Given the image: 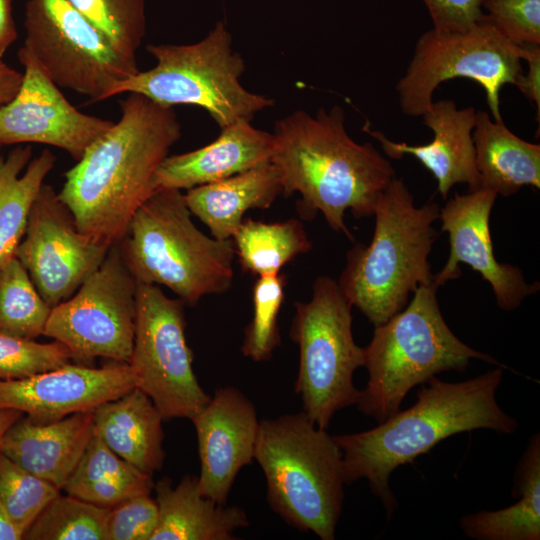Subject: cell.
<instances>
[{
	"label": "cell",
	"mask_w": 540,
	"mask_h": 540,
	"mask_svg": "<svg viewBox=\"0 0 540 540\" xmlns=\"http://www.w3.org/2000/svg\"><path fill=\"white\" fill-rule=\"evenodd\" d=\"M15 251L52 308L72 296L105 259L108 247L82 233L58 193L43 184Z\"/></svg>",
	"instance_id": "cell-14"
},
{
	"label": "cell",
	"mask_w": 540,
	"mask_h": 540,
	"mask_svg": "<svg viewBox=\"0 0 540 540\" xmlns=\"http://www.w3.org/2000/svg\"><path fill=\"white\" fill-rule=\"evenodd\" d=\"M22 532L12 521L0 496V540H21Z\"/></svg>",
	"instance_id": "cell-42"
},
{
	"label": "cell",
	"mask_w": 540,
	"mask_h": 540,
	"mask_svg": "<svg viewBox=\"0 0 540 540\" xmlns=\"http://www.w3.org/2000/svg\"><path fill=\"white\" fill-rule=\"evenodd\" d=\"M434 281L419 286L411 301L375 326L365 349L368 381L360 390L358 409L381 423L400 410L410 390L444 371L464 372L471 359L500 364L462 342L441 313Z\"/></svg>",
	"instance_id": "cell-7"
},
{
	"label": "cell",
	"mask_w": 540,
	"mask_h": 540,
	"mask_svg": "<svg viewBox=\"0 0 540 540\" xmlns=\"http://www.w3.org/2000/svg\"><path fill=\"white\" fill-rule=\"evenodd\" d=\"M92 413L94 432L118 456L152 476L162 468L164 418L142 390L135 387Z\"/></svg>",
	"instance_id": "cell-24"
},
{
	"label": "cell",
	"mask_w": 540,
	"mask_h": 540,
	"mask_svg": "<svg viewBox=\"0 0 540 540\" xmlns=\"http://www.w3.org/2000/svg\"><path fill=\"white\" fill-rule=\"evenodd\" d=\"M156 65L118 82L110 97L141 94L165 106L188 104L208 112L219 128L254 116L274 105V99L245 89L240 78L246 66L233 49L223 22L192 44H149Z\"/></svg>",
	"instance_id": "cell-8"
},
{
	"label": "cell",
	"mask_w": 540,
	"mask_h": 540,
	"mask_svg": "<svg viewBox=\"0 0 540 540\" xmlns=\"http://www.w3.org/2000/svg\"><path fill=\"white\" fill-rule=\"evenodd\" d=\"M200 459V493L225 504L239 471L254 459L260 421L253 403L232 386L217 389L191 419Z\"/></svg>",
	"instance_id": "cell-18"
},
{
	"label": "cell",
	"mask_w": 540,
	"mask_h": 540,
	"mask_svg": "<svg viewBox=\"0 0 540 540\" xmlns=\"http://www.w3.org/2000/svg\"><path fill=\"white\" fill-rule=\"evenodd\" d=\"M290 338L299 347L295 393L303 412L327 429L334 414L358 401L354 372L364 366L365 349L352 332V305L337 281L316 278L309 301H297Z\"/></svg>",
	"instance_id": "cell-9"
},
{
	"label": "cell",
	"mask_w": 540,
	"mask_h": 540,
	"mask_svg": "<svg viewBox=\"0 0 540 540\" xmlns=\"http://www.w3.org/2000/svg\"><path fill=\"white\" fill-rule=\"evenodd\" d=\"M154 488L149 475L111 450L94 432L62 490L100 507L114 505Z\"/></svg>",
	"instance_id": "cell-28"
},
{
	"label": "cell",
	"mask_w": 540,
	"mask_h": 540,
	"mask_svg": "<svg viewBox=\"0 0 540 540\" xmlns=\"http://www.w3.org/2000/svg\"><path fill=\"white\" fill-rule=\"evenodd\" d=\"M23 73L12 68L0 58V108L6 105L18 92Z\"/></svg>",
	"instance_id": "cell-40"
},
{
	"label": "cell",
	"mask_w": 540,
	"mask_h": 540,
	"mask_svg": "<svg viewBox=\"0 0 540 540\" xmlns=\"http://www.w3.org/2000/svg\"><path fill=\"white\" fill-rule=\"evenodd\" d=\"M481 187L509 197L525 186L540 188V145L510 131L484 110L476 111L472 132Z\"/></svg>",
	"instance_id": "cell-25"
},
{
	"label": "cell",
	"mask_w": 540,
	"mask_h": 540,
	"mask_svg": "<svg viewBox=\"0 0 540 540\" xmlns=\"http://www.w3.org/2000/svg\"><path fill=\"white\" fill-rule=\"evenodd\" d=\"M93 434L92 411L74 413L48 423L21 416L2 436L0 452L62 490Z\"/></svg>",
	"instance_id": "cell-21"
},
{
	"label": "cell",
	"mask_w": 540,
	"mask_h": 540,
	"mask_svg": "<svg viewBox=\"0 0 540 540\" xmlns=\"http://www.w3.org/2000/svg\"><path fill=\"white\" fill-rule=\"evenodd\" d=\"M486 19L517 46L540 45V0H483Z\"/></svg>",
	"instance_id": "cell-36"
},
{
	"label": "cell",
	"mask_w": 540,
	"mask_h": 540,
	"mask_svg": "<svg viewBox=\"0 0 540 540\" xmlns=\"http://www.w3.org/2000/svg\"><path fill=\"white\" fill-rule=\"evenodd\" d=\"M157 521L158 507L150 493L133 496L109 508L106 540H151Z\"/></svg>",
	"instance_id": "cell-37"
},
{
	"label": "cell",
	"mask_w": 540,
	"mask_h": 540,
	"mask_svg": "<svg viewBox=\"0 0 540 540\" xmlns=\"http://www.w3.org/2000/svg\"><path fill=\"white\" fill-rule=\"evenodd\" d=\"M433 28L444 31H464L484 17L483 0H422Z\"/></svg>",
	"instance_id": "cell-38"
},
{
	"label": "cell",
	"mask_w": 540,
	"mask_h": 540,
	"mask_svg": "<svg viewBox=\"0 0 540 540\" xmlns=\"http://www.w3.org/2000/svg\"><path fill=\"white\" fill-rule=\"evenodd\" d=\"M18 59L23 79L13 99L0 108V145L40 143L79 160L114 122L74 107L25 46L18 51Z\"/></svg>",
	"instance_id": "cell-15"
},
{
	"label": "cell",
	"mask_w": 540,
	"mask_h": 540,
	"mask_svg": "<svg viewBox=\"0 0 540 540\" xmlns=\"http://www.w3.org/2000/svg\"><path fill=\"white\" fill-rule=\"evenodd\" d=\"M284 274L258 276L252 290L253 316L244 331L241 351L256 362L269 360L280 345L278 317L285 297Z\"/></svg>",
	"instance_id": "cell-33"
},
{
	"label": "cell",
	"mask_w": 540,
	"mask_h": 540,
	"mask_svg": "<svg viewBox=\"0 0 540 540\" xmlns=\"http://www.w3.org/2000/svg\"><path fill=\"white\" fill-rule=\"evenodd\" d=\"M339 105L314 115L296 110L276 122L271 163L277 168L285 197L300 194L299 215L307 220L318 212L329 227L353 235L345 213L373 215L380 193L396 177L390 160L371 142L358 143L346 130Z\"/></svg>",
	"instance_id": "cell-2"
},
{
	"label": "cell",
	"mask_w": 540,
	"mask_h": 540,
	"mask_svg": "<svg viewBox=\"0 0 540 540\" xmlns=\"http://www.w3.org/2000/svg\"><path fill=\"white\" fill-rule=\"evenodd\" d=\"M191 215L180 190H156L117 245L136 282L166 286L185 304L195 305L231 288L235 248L232 239L205 235Z\"/></svg>",
	"instance_id": "cell-5"
},
{
	"label": "cell",
	"mask_w": 540,
	"mask_h": 540,
	"mask_svg": "<svg viewBox=\"0 0 540 540\" xmlns=\"http://www.w3.org/2000/svg\"><path fill=\"white\" fill-rule=\"evenodd\" d=\"M136 387L128 363L100 368L66 364L16 380H0V410L15 409L34 422L48 423L90 412Z\"/></svg>",
	"instance_id": "cell-17"
},
{
	"label": "cell",
	"mask_w": 540,
	"mask_h": 540,
	"mask_svg": "<svg viewBox=\"0 0 540 540\" xmlns=\"http://www.w3.org/2000/svg\"><path fill=\"white\" fill-rule=\"evenodd\" d=\"M184 305L158 285L136 282L135 335L128 364L136 387L149 396L164 420L191 419L211 398L193 371Z\"/></svg>",
	"instance_id": "cell-12"
},
{
	"label": "cell",
	"mask_w": 540,
	"mask_h": 540,
	"mask_svg": "<svg viewBox=\"0 0 540 540\" xmlns=\"http://www.w3.org/2000/svg\"><path fill=\"white\" fill-rule=\"evenodd\" d=\"M520 499L496 511H479L460 520L464 534L476 540L540 539V437L533 435L516 473Z\"/></svg>",
	"instance_id": "cell-27"
},
{
	"label": "cell",
	"mask_w": 540,
	"mask_h": 540,
	"mask_svg": "<svg viewBox=\"0 0 540 540\" xmlns=\"http://www.w3.org/2000/svg\"><path fill=\"white\" fill-rule=\"evenodd\" d=\"M135 320L136 281L114 245L76 292L52 307L43 335L65 345L73 359L128 363Z\"/></svg>",
	"instance_id": "cell-13"
},
{
	"label": "cell",
	"mask_w": 540,
	"mask_h": 540,
	"mask_svg": "<svg viewBox=\"0 0 540 540\" xmlns=\"http://www.w3.org/2000/svg\"><path fill=\"white\" fill-rule=\"evenodd\" d=\"M497 196L495 191L480 187L466 194L455 193L440 207L441 232L448 233L450 253L433 281L440 287L459 278V264L465 263L490 284L497 305L502 310L513 311L525 298L538 292L540 284L526 283L519 267L496 260L489 219Z\"/></svg>",
	"instance_id": "cell-16"
},
{
	"label": "cell",
	"mask_w": 540,
	"mask_h": 540,
	"mask_svg": "<svg viewBox=\"0 0 540 540\" xmlns=\"http://www.w3.org/2000/svg\"><path fill=\"white\" fill-rule=\"evenodd\" d=\"M73 356L62 343L0 334V380H16L69 364Z\"/></svg>",
	"instance_id": "cell-35"
},
{
	"label": "cell",
	"mask_w": 540,
	"mask_h": 540,
	"mask_svg": "<svg viewBox=\"0 0 540 540\" xmlns=\"http://www.w3.org/2000/svg\"><path fill=\"white\" fill-rule=\"evenodd\" d=\"M232 240L242 270L257 276L280 273L312 248L304 224L297 219L266 223L246 218Z\"/></svg>",
	"instance_id": "cell-29"
},
{
	"label": "cell",
	"mask_w": 540,
	"mask_h": 540,
	"mask_svg": "<svg viewBox=\"0 0 540 540\" xmlns=\"http://www.w3.org/2000/svg\"><path fill=\"white\" fill-rule=\"evenodd\" d=\"M24 26L23 46L48 78L93 102L139 71L67 0H28Z\"/></svg>",
	"instance_id": "cell-11"
},
{
	"label": "cell",
	"mask_w": 540,
	"mask_h": 540,
	"mask_svg": "<svg viewBox=\"0 0 540 540\" xmlns=\"http://www.w3.org/2000/svg\"><path fill=\"white\" fill-rule=\"evenodd\" d=\"M502 376V367L462 382L434 376L421 387L410 408L399 410L375 428L334 436L343 455L345 483L366 479L391 515L397 501L389 479L397 467L455 434L476 429L515 433L517 420L496 400Z\"/></svg>",
	"instance_id": "cell-3"
},
{
	"label": "cell",
	"mask_w": 540,
	"mask_h": 540,
	"mask_svg": "<svg viewBox=\"0 0 540 540\" xmlns=\"http://www.w3.org/2000/svg\"><path fill=\"white\" fill-rule=\"evenodd\" d=\"M60 490L0 452V496L16 527L24 533Z\"/></svg>",
	"instance_id": "cell-34"
},
{
	"label": "cell",
	"mask_w": 540,
	"mask_h": 540,
	"mask_svg": "<svg viewBox=\"0 0 540 540\" xmlns=\"http://www.w3.org/2000/svg\"><path fill=\"white\" fill-rule=\"evenodd\" d=\"M111 43L137 65L136 53L146 33L145 0H67Z\"/></svg>",
	"instance_id": "cell-32"
},
{
	"label": "cell",
	"mask_w": 540,
	"mask_h": 540,
	"mask_svg": "<svg viewBox=\"0 0 540 540\" xmlns=\"http://www.w3.org/2000/svg\"><path fill=\"white\" fill-rule=\"evenodd\" d=\"M109 508L60 493L26 530L28 540H106Z\"/></svg>",
	"instance_id": "cell-31"
},
{
	"label": "cell",
	"mask_w": 540,
	"mask_h": 540,
	"mask_svg": "<svg viewBox=\"0 0 540 540\" xmlns=\"http://www.w3.org/2000/svg\"><path fill=\"white\" fill-rule=\"evenodd\" d=\"M51 309L15 256L0 267V334L35 340Z\"/></svg>",
	"instance_id": "cell-30"
},
{
	"label": "cell",
	"mask_w": 540,
	"mask_h": 540,
	"mask_svg": "<svg viewBox=\"0 0 540 540\" xmlns=\"http://www.w3.org/2000/svg\"><path fill=\"white\" fill-rule=\"evenodd\" d=\"M220 131L214 141L201 148L167 156L154 174L153 190H189L271 162L272 133L255 128L247 120Z\"/></svg>",
	"instance_id": "cell-20"
},
{
	"label": "cell",
	"mask_w": 540,
	"mask_h": 540,
	"mask_svg": "<svg viewBox=\"0 0 540 540\" xmlns=\"http://www.w3.org/2000/svg\"><path fill=\"white\" fill-rule=\"evenodd\" d=\"M476 111L474 106L458 108L450 99L433 101L421 115L433 132L432 141L424 145L394 142L380 131L367 129V133L380 143L388 158L409 154L418 159L435 177L442 198L447 199L456 184L466 183L468 191L481 187L472 137Z\"/></svg>",
	"instance_id": "cell-19"
},
{
	"label": "cell",
	"mask_w": 540,
	"mask_h": 540,
	"mask_svg": "<svg viewBox=\"0 0 540 540\" xmlns=\"http://www.w3.org/2000/svg\"><path fill=\"white\" fill-rule=\"evenodd\" d=\"M158 521L151 540H232L249 525L246 512L203 496L197 477L185 475L173 486L168 477L154 484Z\"/></svg>",
	"instance_id": "cell-22"
},
{
	"label": "cell",
	"mask_w": 540,
	"mask_h": 540,
	"mask_svg": "<svg viewBox=\"0 0 540 540\" xmlns=\"http://www.w3.org/2000/svg\"><path fill=\"white\" fill-rule=\"evenodd\" d=\"M524 59L528 62V72L521 75L517 84L520 92L537 107V119L540 115V45H525Z\"/></svg>",
	"instance_id": "cell-39"
},
{
	"label": "cell",
	"mask_w": 540,
	"mask_h": 540,
	"mask_svg": "<svg viewBox=\"0 0 540 540\" xmlns=\"http://www.w3.org/2000/svg\"><path fill=\"white\" fill-rule=\"evenodd\" d=\"M11 1L0 0V58L17 38Z\"/></svg>",
	"instance_id": "cell-41"
},
{
	"label": "cell",
	"mask_w": 540,
	"mask_h": 540,
	"mask_svg": "<svg viewBox=\"0 0 540 540\" xmlns=\"http://www.w3.org/2000/svg\"><path fill=\"white\" fill-rule=\"evenodd\" d=\"M181 134L173 107L129 93L119 121L65 173L58 197L77 228L108 247L117 245L154 192V174Z\"/></svg>",
	"instance_id": "cell-1"
},
{
	"label": "cell",
	"mask_w": 540,
	"mask_h": 540,
	"mask_svg": "<svg viewBox=\"0 0 540 540\" xmlns=\"http://www.w3.org/2000/svg\"><path fill=\"white\" fill-rule=\"evenodd\" d=\"M283 187L275 165L267 162L228 178L187 190L191 214L205 224L212 237L232 239L250 209H268Z\"/></svg>",
	"instance_id": "cell-23"
},
{
	"label": "cell",
	"mask_w": 540,
	"mask_h": 540,
	"mask_svg": "<svg viewBox=\"0 0 540 540\" xmlns=\"http://www.w3.org/2000/svg\"><path fill=\"white\" fill-rule=\"evenodd\" d=\"M21 416H23V413L15 409L0 410V440L6 430Z\"/></svg>",
	"instance_id": "cell-43"
},
{
	"label": "cell",
	"mask_w": 540,
	"mask_h": 540,
	"mask_svg": "<svg viewBox=\"0 0 540 540\" xmlns=\"http://www.w3.org/2000/svg\"><path fill=\"white\" fill-rule=\"evenodd\" d=\"M524 46L507 40L485 17L464 31L431 28L417 39L405 73L396 84L401 111L421 117L433 102L437 87L450 79L468 78L481 85L495 121L500 90L516 85L523 74Z\"/></svg>",
	"instance_id": "cell-10"
},
{
	"label": "cell",
	"mask_w": 540,
	"mask_h": 540,
	"mask_svg": "<svg viewBox=\"0 0 540 540\" xmlns=\"http://www.w3.org/2000/svg\"><path fill=\"white\" fill-rule=\"evenodd\" d=\"M439 214L435 202L417 207L402 179L395 177L380 193L372 240L348 251L337 281L350 304L374 326L401 311L419 286L433 282L428 257Z\"/></svg>",
	"instance_id": "cell-4"
},
{
	"label": "cell",
	"mask_w": 540,
	"mask_h": 540,
	"mask_svg": "<svg viewBox=\"0 0 540 540\" xmlns=\"http://www.w3.org/2000/svg\"><path fill=\"white\" fill-rule=\"evenodd\" d=\"M30 146L0 155V267L15 256L30 211L56 157L48 149L31 159Z\"/></svg>",
	"instance_id": "cell-26"
},
{
	"label": "cell",
	"mask_w": 540,
	"mask_h": 540,
	"mask_svg": "<svg viewBox=\"0 0 540 540\" xmlns=\"http://www.w3.org/2000/svg\"><path fill=\"white\" fill-rule=\"evenodd\" d=\"M254 459L271 509L289 525L334 540L344 500L343 455L303 411L260 421Z\"/></svg>",
	"instance_id": "cell-6"
}]
</instances>
